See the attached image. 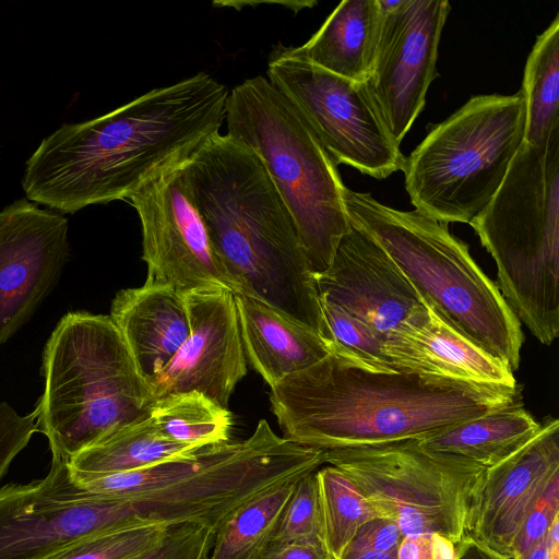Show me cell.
Wrapping results in <instances>:
<instances>
[{"label":"cell","instance_id":"cell-1","mask_svg":"<svg viewBox=\"0 0 559 559\" xmlns=\"http://www.w3.org/2000/svg\"><path fill=\"white\" fill-rule=\"evenodd\" d=\"M227 97L225 85L199 72L100 117L62 124L25 163L26 199L61 215L129 199L219 133Z\"/></svg>","mask_w":559,"mask_h":559},{"label":"cell","instance_id":"cell-2","mask_svg":"<svg viewBox=\"0 0 559 559\" xmlns=\"http://www.w3.org/2000/svg\"><path fill=\"white\" fill-rule=\"evenodd\" d=\"M518 402L519 384L377 368L333 349L270 394L284 438L322 451L421 440Z\"/></svg>","mask_w":559,"mask_h":559},{"label":"cell","instance_id":"cell-3","mask_svg":"<svg viewBox=\"0 0 559 559\" xmlns=\"http://www.w3.org/2000/svg\"><path fill=\"white\" fill-rule=\"evenodd\" d=\"M187 169L212 247L239 294L329 341L294 219L258 155L216 133L190 156Z\"/></svg>","mask_w":559,"mask_h":559},{"label":"cell","instance_id":"cell-4","mask_svg":"<svg viewBox=\"0 0 559 559\" xmlns=\"http://www.w3.org/2000/svg\"><path fill=\"white\" fill-rule=\"evenodd\" d=\"M342 198L349 223L379 243L440 320L512 371L519 368L521 322L448 224L345 186Z\"/></svg>","mask_w":559,"mask_h":559},{"label":"cell","instance_id":"cell-5","mask_svg":"<svg viewBox=\"0 0 559 559\" xmlns=\"http://www.w3.org/2000/svg\"><path fill=\"white\" fill-rule=\"evenodd\" d=\"M37 401L38 431L52 456L69 460L110 432L150 415V383L109 316L66 313L47 340Z\"/></svg>","mask_w":559,"mask_h":559},{"label":"cell","instance_id":"cell-6","mask_svg":"<svg viewBox=\"0 0 559 559\" xmlns=\"http://www.w3.org/2000/svg\"><path fill=\"white\" fill-rule=\"evenodd\" d=\"M497 265V287L544 345L559 335V132L523 141L486 207L468 223Z\"/></svg>","mask_w":559,"mask_h":559},{"label":"cell","instance_id":"cell-7","mask_svg":"<svg viewBox=\"0 0 559 559\" xmlns=\"http://www.w3.org/2000/svg\"><path fill=\"white\" fill-rule=\"evenodd\" d=\"M227 134L260 158L288 209L313 275L331 264L350 223L336 165L290 102L264 76L236 85L226 102Z\"/></svg>","mask_w":559,"mask_h":559},{"label":"cell","instance_id":"cell-8","mask_svg":"<svg viewBox=\"0 0 559 559\" xmlns=\"http://www.w3.org/2000/svg\"><path fill=\"white\" fill-rule=\"evenodd\" d=\"M524 132L521 91L472 97L406 158L412 204L444 224L469 223L501 186Z\"/></svg>","mask_w":559,"mask_h":559},{"label":"cell","instance_id":"cell-9","mask_svg":"<svg viewBox=\"0 0 559 559\" xmlns=\"http://www.w3.org/2000/svg\"><path fill=\"white\" fill-rule=\"evenodd\" d=\"M329 463L362 493L380 518L403 536L437 533L455 546L485 467L423 448L417 439L324 450Z\"/></svg>","mask_w":559,"mask_h":559},{"label":"cell","instance_id":"cell-10","mask_svg":"<svg viewBox=\"0 0 559 559\" xmlns=\"http://www.w3.org/2000/svg\"><path fill=\"white\" fill-rule=\"evenodd\" d=\"M267 80L304 117L335 165L384 179L403 170L406 157L393 140L366 83L321 69L277 45Z\"/></svg>","mask_w":559,"mask_h":559},{"label":"cell","instance_id":"cell-11","mask_svg":"<svg viewBox=\"0 0 559 559\" xmlns=\"http://www.w3.org/2000/svg\"><path fill=\"white\" fill-rule=\"evenodd\" d=\"M187 160L159 173L128 199L141 222L146 281L181 295L207 289L237 295L195 206Z\"/></svg>","mask_w":559,"mask_h":559},{"label":"cell","instance_id":"cell-12","mask_svg":"<svg viewBox=\"0 0 559 559\" xmlns=\"http://www.w3.org/2000/svg\"><path fill=\"white\" fill-rule=\"evenodd\" d=\"M112 530L109 497L78 486L61 457L41 479L0 488V559H49Z\"/></svg>","mask_w":559,"mask_h":559},{"label":"cell","instance_id":"cell-13","mask_svg":"<svg viewBox=\"0 0 559 559\" xmlns=\"http://www.w3.org/2000/svg\"><path fill=\"white\" fill-rule=\"evenodd\" d=\"M450 10L447 0H400L394 10L381 12L377 52L365 83L399 145L437 75L439 41Z\"/></svg>","mask_w":559,"mask_h":559},{"label":"cell","instance_id":"cell-14","mask_svg":"<svg viewBox=\"0 0 559 559\" xmlns=\"http://www.w3.org/2000/svg\"><path fill=\"white\" fill-rule=\"evenodd\" d=\"M68 219L27 199L0 211V346L52 293L70 259Z\"/></svg>","mask_w":559,"mask_h":559},{"label":"cell","instance_id":"cell-15","mask_svg":"<svg viewBox=\"0 0 559 559\" xmlns=\"http://www.w3.org/2000/svg\"><path fill=\"white\" fill-rule=\"evenodd\" d=\"M190 334L150 383L153 397L197 391L224 408L247 373L235 296L225 289L185 295Z\"/></svg>","mask_w":559,"mask_h":559},{"label":"cell","instance_id":"cell-16","mask_svg":"<svg viewBox=\"0 0 559 559\" xmlns=\"http://www.w3.org/2000/svg\"><path fill=\"white\" fill-rule=\"evenodd\" d=\"M558 475L559 421L548 416L526 444L486 468L471 504L466 536L512 559V543L522 522Z\"/></svg>","mask_w":559,"mask_h":559},{"label":"cell","instance_id":"cell-17","mask_svg":"<svg viewBox=\"0 0 559 559\" xmlns=\"http://www.w3.org/2000/svg\"><path fill=\"white\" fill-rule=\"evenodd\" d=\"M314 282L319 299L343 308L385 340L424 306L389 254L354 225L341 239L330 266L316 274Z\"/></svg>","mask_w":559,"mask_h":559},{"label":"cell","instance_id":"cell-18","mask_svg":"<svg viewBox=\"0 0 559 559\" xmlns=\"http://www.w3.org/2000/svg\"><path fill=\"white\" fill-rule=\"evenodd\" d=\"M385 353L397 370L518 385L509 366L457 334L425 304L388 335Z\"/></svg>","mask_w":559,"mask_h":559},{"label":"cell","instance_id":"cell-19","mask_svg":"<svg viewBox=\"0 0 559 559\" xmlns=\"http://www.w3.org/2000/svg\"><path fill=\"white\" fill-rule=\"evenodd\" d=\"M139 373L151 383L190 334L185 295L174 287L147 282L119 290L109 314Z\"/></svg>","mask_w":559,"mask_h":559},{"label":"cell","instance_id":"cell-20","mask_svg":"<svg viewBox=\"0 0 559 559\" xmlns=\"http://www.w3.org/2000/svg\"><path fill=\"white\" fill-rule=\"evenodd\" d=\"M234 296L245 355L270 388L331 353V342L313 330L259 300Z\"/></svg>","mask_w":559,"mask_h":559},{"label":"cell","instance_id":"cell-21","mask_svg":"<svg viewBox=\"0 0 559 559\" xmlns=\"http://www.w3.org/2000/svg\"><path fill=\"white\" fill-rule=\"evenodd\" d=\"M382 24L378 0H345L296 55L333 74L366 82L372 68Z\"/></svg>","mask_w":559,"mask_h":559},{"label":"cell","instance_id":"cell-22","mask_svg":"<svg viewBox=\"0 0 559 559\" xmlns=\"http://www.w3.org/2000/svg\"><path fill=\"white\" fill-rule=\"evenodd\" d=\"M539 427L540 423L518 402L421 439L419 444L489 468L520 450Z\"/></svg>","mask_w":559,"mask_h":559},{"label":"cell","instance_id":"cell-23","mask_svg":"<svg viewBox=\"0 0 559 559\" xmlns=\"http://www.w3.org/2000/svg\"><path fill=\"white\" fill-rule=\"evenodd\" d=\"M197 450L164 436L148 415L85 448L69 460L68 466L79 474H116L190 456Z\"/></svg>","mask_w":559,"mask_h":559},{"label":"cell","instance_id":"cell-24","mask_svg":"<svg viewBox=\"0 0 559 559\" xmlns=\"http://www.w3.org/2000/svg\"><path fill=\"white\" fill-rule=\"evenodd\" d=\"M524 142L542 146L559 132V15L538 35L527 58L522 88Z\"/></svg>","mask_w":559,"mask_h":559},{"label":"cell","instance_id":"cell-25","mask_svg":"<svg viewBox=\"0 0 559 559\" xmlns=\"http://www.w3.org/2000/svg\"><path fill=\"white\" fill-rule=\"evenodd\" d=\"M298 480L275 486L233 512L215 532L210 559H262Z\"/></svg>","mask_w":559,"mask_h":559},{"label":"cell","instance_id":"cell-26","mask_svg":"<svg viewBox=\"0 0 559 559\" xmlns=\"http://www.w3.org/2000/svg\"><path fill=\"white\" fill-rule=\"evenodd\" d=\"M150 417L164 436L197 449L229 441L230 412L197 391L155 399Z\"/></svg>","mask_w":559,"mask_h":559},{"label":"cell","instance_id":"cell-27","mask_svg":"<svg viewBox=\"0 0 559 559\" xmlns=\"http://www.w3.org/2000/svg\"><path fill=\"white\" fill-rule=\"evenodd\" d=\"M323 545L333 559H341L358 530L379 518L362 493L334 466L317 471Z\"/></svg>","mask_w":559,"mask_h":559},{"label":"cell","instance_id":"cell-28","mask_svg":"<svg viewBox=\"0 0 559 559\" xmlns=\"http://www.w3.org/2000/svg\"><path fill=\"white\" fill-rule=\"evenodd\" d=\"M331 350L362 364L397 370L385 353V337L343 308L321 300Z\"/></svg>","mask_w":559,"mask_h":559},{"label":"cell","instance_id":"cell-29","mask_svg":"<svg viewBox=\"0 0 559 559\" xmlns=\"http://www.w3.org/2000/svg\"><path fill=\"white\" fill-rule=\"evenodd\" d=\"M169 527L146 525L93 534L49 559H130L157 544Z\"/></svg>","mask_w":559,"mask_h":559},{"label":"cell","instance_id":"cell-30","mask_svg":"<svg viewBox=\"0 0 559 559\" xmlns=\"http://www.w3.org/2000/svg\"><path fill=\"white\" fill-rule=\"evenodd\" d=\"M289 542L323 544L317 471L301 477L282 514L271 545Z\"/></svg>","mask_w":559,"mask_h":559},{"label":"cell","instance_id":"cell-31","mask_svg":"<svg viewBox=\"0 0 559 559\" xmlns=\"http://www.w3.org/2000/svg\"><path fill=\"white\" fill-rule=\"evenodd\" d=\"M214 536L202 525H173L157 544L130 559H210Z\"/></svg>","mask_w":559,"mask_h":559},{"label":"cell","instance_id":"cell-32","mask_svg":"<svg viewBox=\"0 0 559 559\" xmlns=\"http://www.w3.org/2000/svg\"><path fill=\"white\" fill-rule=\"evenodd\" d=\"M557 519H559V475L550 481L522 522L512 543L511 558L518 559L538 545Z\"/></svg>","mask_w":559,"mask_h":559},{"label":"cell","instance_id":"cell-33","mask_svg":"<svg viewBox=\"0 0 559 559\" xmlns=\"http://www.w3.org/2000/svg\"><path fill=\"white\" fill-rule=\"evenodd\" d=\"M36 405L27 415H20L7 402L0 403V479L7 473L13 459L27 445L38 431Z\"/></svg>","mask_w":559,"mask_h":559},{"label":"cell","instance_id":"cell-34","mask_svg":"<svg viewBox=\"0 0 559 559\" xmlns=\"http://www.w3.org/2000/svg\"><path fill=\"white\" fill-rule=\"evenodd\" d=\"M402 538L403 535L393 521L379 516L364 524L358 530L342 556L365 550L397 551Z\"/></svg>","mask_w":559,"mask_h":559},{"label":"cell","instance_id":"cell-35","mask_svg":"<svg viewBox=\"0 0 559 559\" xmlns=\"http://www.w3.org/2000/svg\"><path fill=\"white\" fill-rule=\"evenodd\" d=\"M456 546L437 533L403 536L396 559H455Z\"/></svg>","mask_w":559,"mask_h":559},{"label":"cell","instance_id":"cell-36","mask_svg":"<svg viewBox=\"0 0 559 559\" xmlns=\"http://www.w3.org/2000/svg\"><path fill=\"white\" fill-rule=\"evenodd\" d=\"M262 559H333L323 544L289 542L271 545Z\"/></svg>","mask_w":559,"mask_h":559},{"label":"cell","instance_id":"cell-37","mask_svg":"<svg viewBox=\"0 0 559 559\" xmlns=\"http://www.w3.org/2000/svg\"><path fill=\"white\" fill-rule=\"evenodd\" d=\"M455 559H509L465 536L456 545Z\"/></svg>","mask_w":559,"mask_h":559},{"label":"cell","instance_id":"cell-38","mask_svg":"<svg viewBox=\"0 0 559 559\" xmlns=\"http://www.w3.org/2000/svg\"><path fill=\"white\" fill-rule=\"evenodd\" d=\"M518 559H550L547 535L538 545Z\"/></svg>","mask_w":559,"mask_h":559}]
</instances>
